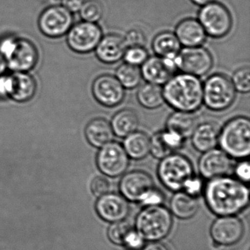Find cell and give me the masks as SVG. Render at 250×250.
I'll return each instance as SVG.
<instances>
[{"label":"cell","mask_w":250,"mask_h":250,"mask_svg":"<svg viewBox=\"0 0 250 250\" xmlns=\"http://www.w3.org/2000/svg\"><path fill=\"white\" fill-rule=\"evenodd\" d=\"M204 194L208 207L214 214L234 216L248 206L250 191L242 181L225 175L210 179Z\"/></svg>","instance_id":"obj_1"},{"label":"cell","mask_w":250,"mask_h":250,"mask_svg":"<svg viewBox=\"0 0 250 250\" xmlns=\"http://www.w3.org/2000/svg\"><path fill=\"white\" fill-rule=\"evenodd\" d=\"M163 86L165 102L175 111L194 113L203 105V83L199 77L181 73Z\"/></svg>","instance_id":"obj_2"},{"label":"cell","mask_w":250,"mask_h":250,"mask_svg":"<svg viewBox=\"0 0 250 250\" xmlns=\"http://www.w3.org/2000/svg\"><path fill=\"white\" fill-rule=\"evenodd\" d=\"M170 210L162 205L146 206L136 218L135 229L146 241H159L172 229Z\"/></svg>","instance_id":"obj_3"},{"label":"cell","mask_w":250,"mask_h":250,"mask_svg":"<svg viewBox=\"0 0 250 250\" xmlns=\"http://www.w3.org/2000/svg\"><path fill=\"white\" fill-rule=\"evenodd\" d=\"M219 143L229 157L244 159L250 153V121L247 117L229 120L220 129Z\"/></svg>","instance_id":"obj_4"},{"label":"cell","mask_w":250,"mask_h":250,"mask_svg":"<svg viewBox=\"0 0 250 250\" xmlns=\"http://www.w3.org/2000/svg\"><path fill=\"white\" fill-rule=\"evenodd\" d=\"M161 160L158 168L161 182L171 191L184 190L187 181L194 176V169L189 159L184 155L174 153Z\"/></svg>","instance_id":"obj_5"},{"label":"cell","mask_w":250,"mask_h":250,"mask_svg":"<svg viewBox=\"0 0 250 250\" xmlns=\"http://www.w3.org/2000/svg\"><path fill=\"white\" fill-rule=\"evenodd\" d=\"M235 96L232 82L225 74H213L203 84V104L210 110H226L235 102Z\"/></svg>","instance_id":"obj_6"},{"label":"cell","mask_w":250,"mask_h":250,"mask_svg":"<svg viewBox=\"0 0 250 250\" xmlns=\"http://www.w3.org/2000/svg\"><path fill=\"white\" fill-rule=\"evenodd\" d=\"M198 21L206 35L216 39L228 36L233 24L232 16L228 8L216 2L203 6L199 11Z\"/></svg>","instance_id":"obj_7"},{"label":"cell","mask_w":250,"mask_h":250,"mask_svg":"<svg viewBox=\"0 0 250 250\" xmlns=\"http://www.w3.org/2000/svg\"><path fill=\"white\" fill-rule=\"evenodd\" d=\"M177 69L182 73L200 77L211 69L213 59L209 51L202 46L181 49L175 59Z\"/></svg>","instance_id":"obj_8"},{"label":"cell","mask_w":250,"mask_h":250,"mask_svg":"<svg viewBox=\"0 0 250 250\" xmlns=\"http://www.w3.org/2000/svg\"><path fill=\"white\" fill-rule=\"evenodd\" d=\"M102 37V28L97 23L83 21L72 25L67 33V43L74 52L87 54L96 49Z\"/></svg>","instance_id":"obj_9"},{"label":"cell","mask_w":250,"mask_h":250,"mask_svg":"<svg viewBox=\"0 0 250 250\" xmlns=\"http://www.w3.org/2000/svg\"><path fill=\"white\" fill-rule=\"evenodd\" d=\"M96 163L102 173L116 178L125 173L129 164V157L122 145L112 141L101 147Z\"/></svg>","instance_id":"obj_10"},{"label":"cell","mask_w":250,"mask_h":250,"mask_svg":"<svg viewBox=\"0 0 250 250\" xmlns=\"http://www.w3.org/2000/svg\"><path fill=\"white\" fill-rule=\"evenodd\" d=\"M39 52L33 42L24 38L16 37L5 61L13 72H28L39 61Z\"/></svg>","instance_id":"obj_11"},{"label":"cell","mask_w":250,"mask_h":250,"mask_svg":"<svg viewBox=\"0 0 250 250\" xmlns=\"http://www.w3.org/2000/svg\"><path fill=\"white\" fill-rule=\"evenodd\" d=\"M72 14L62 5L49 7L39 17V27L42 33L52 39L67 34L72 27Z\"/></svg>","instance_id":"obj_12"},{"label":"cell","mask_w":250,"mask_h":250,"mask_svg":"<svg viewBox=\"0 0 250 250\" xmlns=\"http://www.w3.org/2000/svg\"><path fill=\"white\" fill-rule=\"evenodd\" d=\"M92 93L98 103L105 107L119 106L125 99V88L115 76L102 74L92 84Z\"/></svg>","instance_id":"obj_13"},{"label":"cell","mask_w":250,"mask_h":250,"mask_svg":"<svg viewBox=\"0 0 250 250\" xmlns=\"http://www.w3.org/2000/svg\"><path fill=\"white\" fill-rule=\"evenodd\" d=\"M120 191L128 201L140 203L155 188L151 177L141 170L131 171L120 181Z\"/></svg>","instance_id":"obj_14"},{"label":"cell","mask_w":250,"mask_h":250,"mask_svg":"<svg viewBox=\"0 0 250 250\" xmlns=\"http://www.w3.org/2000/svg\"><path fill=\"white\" fill-rule=\"evenodd\" d=\"M210 233L212 239L218 245H234L244 235V224L235 216H220L212 224Z\"/></svg>","instance_id":"obj_15"},{"label":"cell","mask_w":250,"mask_h":250,"mask_svg":"<svg viewBox=\"0 0 250 250\" xmlns=\"http://www.w3.org/2000/svg\"><path fill=\"white\" fill-rule=\"evenodd\" d=\"M140 70L142 77L147 83L162 86L175 75L177 68L174 60L156 55L147 58Z\"/></svg>","instance_id":"obj_16"},{"label":"cell","mask_w":250,"mask_h":250,"mask_svg":"<svg viewBox=\"0 0 250 250\" xmlns=\"http://www.w3.org/2000/svg\"><path fill=\"white\" fill-rule=\"evenodd\" d=\"M96 209L103 220L111 223L125 220L130 211L128 200L121 194L111 192L99 197Z\"/></svg>","instance_id":"obj_17"},{"label":"cell","mask_w":250,"mask_h":250,"mask_svg":"<svg viewBox=\"0 0 250 250\" xmlns=\"http://www.w3.org/2000/svg\"><path fill=\"white\" fill-rule=\"evenodd\" d=\"M199 170L207 179L225 176L232 169L230 157L222 150L213 148L205 152L199 160Z\"/></svg>","instance_id":"obj_18"},{"label":"cell","mask_w":250,"mask_h":250,"mask_svg":"<svg viewBox=\"0 0 250 250\" xmlns=\"http://www.w3.org/2000/svg\"><path fill=\"white\" fill-rule=\"evenodd\" d=\"M126 49L123 36L116 33H110L102 38L95 51L100 62L111 65L119 62L124 58Z\"/></svg>","instance_id":"obj_19"},{"label":"cell","mask_w":250,"mask_h":250,"mask_svg":"<svg viewBox=\"0 0 250 250\" xmlns=\"http://www.w3.org/2000/svg\"><path fill=\"white\" fill-rule=\"evenodd\" d=\"M175 35L181 46L184 47L201 46L207 37L200 21L193 18L185 19L180 21L175 27Z\"/></svg>","instance_id":"obj_20"},{"label":"cell","mask_w":250,"mask_h":250,"mask_svg":"<svg viewBox=\"0 0 250 250\" xmlns=\"http://www.w3.org/2000/svg\"><path fill=\"white\" fill-rule=\"evenodd\" d=\"M184 143V140L172 131H159L150 138V153L156 159H162L179 150Z\"/></svg>","instance_id":"obj_21"},{"label":"cell","mask_w":250,"mask_h":250,"mask_svg":"<svg viewBox=\"0 0 250 250\" xmlns=\"http://www.w3.org/2000/svg\"><path fill=\"white\" fill-rule=\"evenodd\" d=\"M220 128L212 121L197 124L191 135V143L196 150L205 153L215 148L219 144Z\"/></svg>","instance_id":"obj_22"},{"label":"cell","mask_w":250,"mask_h":250,"mask_svg":"<svg viewBox=\"0 0 250 250\" xmlns=\"http://www.w3.org/2000/svg\"><path fill=\"white\" fill-rule=\"evenodd\" d=\"M84 134L87 142L97 148L113 141L115 136L110 122L102 118L91 120L85 126Z\"/></svg>","instance_id":"obj_23"},{"label":"cell","mask_w":250,"mask_h":250,"mask_svg":"<svg viewBox=\"0 0 250 250\" xmlns=\"http://www.w3.org/2000/svg\"><path fill=\"white\" fill-rule=\"evenodd\" d=\"M12 93L10 99L19 103L29 102L34 97L37 90V83L28 72H13Z\"/></svg>","instance_id":"obj_24"},{"label":"cell","mask_w":250,"mask_h":250,"mask_svg":"<svg viewBox=\"0 0 250 250\" xmlns=\"http://www.w3.org/2000/svg\"><path fill=\"white\" fill-rule=\"evenodd\" d=\"M197 125V118L194 114L175 111L168 117L166 130L175 133L186 140L191 137Z\"/></svg>","instance_id":"obj_25"},{"label":"cell","mask_w":250,"mask_h":250,"mask_svg":"<svg viewBox=\"0 0 250 250\" xmlns=\"http://www.w3.org/2000/svg\"><path fill=\"white\" fill-rule=\"evenodd\" d=\"M114 134L120 138H125L137 131L140 119L135 111L124 109L115 114L110 122Z\"/></svg>","instance_id":"obj_26"},{"label":"cell","mask_w":250,"mask_h":250,"mask_svg":"<svg viewBox=\"0 0 250 250\" xmlns=\"http://www.w3.org/2000/svg\"><path fill=\"white\" fill-rule=\"evenodd\" d=\"M152 49L156 56L175 61L181 49V45L175 33L165 31L155 36Z\"/></svg>","instance_id":"obj_27"},{"label":"cell","mask_w":250,"mask_h":250,"mask_svg":"<svg viewBox=\"0 0 250 250\" xmlns=\"http://www.w3.org/2000/svg\"><path fill=\"white\" fill-rule=\"evenodd\" d=\"M198 202L195 197L185 191H176L170 200V212L176 217L188 219L193 217L198 210Z\"/></svg>","instance_id":"obj_28"},{"label":"cell","mask_w":250,"mask_h":250,"mask_svg":"<svg viewBox=\"0 0 250 250\" xmlns=\"http://www.w3.org/2000/svg\"><path fill=\"white\" fill-rule=\"evenodd\" d=\"M123 147L128 157L140 160L150 153V137L143 131H134L124 138Z\"/></svg>","instance_id":"obj_29"},{"label":"cell","mask_w":250,"mask_h":250,"mask_svg":"<svg viewBox=\"0 0 250 250\" xmlns=\"http://www.w3.org/2000/svg\"><path fill=\"white\" fill-rule=\"evenodd\" d=\"M137 99L139 104L147 109H158L165 104L162 87L150 83H146L140 87Z\"/></svg>","instance_id":"obj_30"},{"label":"cell","mask_w":250,"mask_h":250,"mask_svg":"<svg viewBox=\"0 0 250 250\" xmlns=\"http://www.w3.org/2000/svg\"><path fill=\"white\" fill-rule=\"evenodd\" d=\"M115 77L123 87L128 90H132L138 87L143 79L141 70L139 67L125 62L117 68Z\"/></svg>","instance_id":"obj_31"},{"label":"cell","mask_w":250,"mask_h":250,"mask_svg":"<svg viewBox=\"0 0 250 250\" xmlns=\"http://www.w3.org/2000/svg\"><path fill=\"white\" fill-rule=\"evenodd\" d=\"M79 12L83 21L97 23L103 17L104 9L99 0H84Z\"/></svg>","instance_id":"obj_32"},{"label":"cell","mask_w":250,"mask_h":250,"mask_svg":"<svg viewBox=\"0 0 250 250\" xmlns=\"http://www.w3.org/2000/svg\"><path fill=\"white\" fill-rule=\"evenodd\" d=\"M134 229L130 222L125 220L113 222L108 229V238L116 245L124 246V242L130 232Z\"/></svg>","instance_id":"obj_33"},{"label":"cell","mask_w":250,"mask_h":250,"mask_svg":"<svg viewBox=\"0 0 250 250\" xmlns=\"http://www.w3.org/2000/svg\"><path fill=\"white\" fill-rule=\"evenodd\" d=\"M232 85L235 91L248 93L250 90V71L249 67L238 68L232 76Z\"/></svg>","instance_id":"obj_34"},{"label":"cell","mask_w":250,"mask_h":250,"mask_svg":"<svg viewBox=\"0 0 250 250\" xmlns=\"http://www.w3.org/2000/svg\"><path fill=\"white\" fill-rule=\"evenodd\" d=\"M148 58V52L145 46L128 47L124 56L125 63L137 67L143 65Z\"/></svg>","instance_id":"obj_35"},{"label":"cell","mask_w":250,"mask_h":250,"mask_svg":"<svg viewBox=\"0 0 250 250\" xmlns=\"http://www.w3.org/2000/svg\"><path fill=\"white\" fill-rule=\"evenodd\" d=\"M90 188L93 194L99 197L109 192L110 183L104 177L97 176L92 181Z\"/></svg>","instance_id":"obj_36"},{"label":"cell","mask_w":250,"mask_h":250,"mask_svg":"<svg viewBox=\"0 0 250 250\" xmlns=\"http://www.w3.org/2000/svg\"><path fill=\"white\" fill-rule=\"evenodd\" d=\"M124 38L127 48L131 46H144L146 42V36L143 31L138 29L129 30Z\"/></svg>","instance_id":"obj_37"},{"label":"cell","mask_w":250,"mask_h":250,"mask_svg":"<svg viewBox=\"0 0 250 250\" xmlns=\"http://www.w3.org/2000/svg\"><path fill=\"white\" fill-rule=\"evenodd\" d=\"M146 240L136 231L135 228L133 229L129 235L127 236L124 247L128 250H141L145 247Z\"/></svg>","instance_id":"obj_38"},{"label":"cell","mask_w":250,"mask_h":250,"mask_svg":"<svg viewBox=\"0 0 250 250\" xmlns=\"http://www.w3.org/2000/svg\"><path fill=\"white\" fill-rule=\"evenodd\" d=\"M13 81L11 74L0 76V99H10L12 93Z\"/></svg>","instance_id":"obj_39"},{"label":"cell","mask_w":250,"mask_h":250,"mask_svg":"<svg viewBox=\"0 0 250 250\" xmlns=\"http://www.w3.org/2000/svg\"><path fill=\"white\" fill-rule=\"evenodd\" d=\"M203 181L200 178L193 176L191 179L187 181L184 190H185V192L187 194L196 197L203 191Z\"/></svg>","instance_id":"obj_40"},{"label":"cell","mask_w":250,"mask_h":250,"mask_svg":"<svg viewBox=\"0 0 250 250\" xmlns=\"http://www.w3.org/2000/svg\"><path fill=\"white\" fill-rule=\"evenodd\" d=\"M163 200L164 197L162 193L155 188L153 191H150L146 196V198L143 200L141 203L145 206H157V205H162Z\"/></svg>","instance_id":"obj_41"},{"label":"cell","mask_w":250,"mask_h":250,"mask_svg":"<svg viewBox=\"0 0 250 250\" xmlns=\"http://www.w3.org/2000/svg\"><path fill=\"white\" fill-rule=\"evenodd\" d=\"M238 180L242 182H248L250 179V167L248 162H241L235 169Z\"/></svg>","instance_id":"obj_42"},{"label":"cell","mask_w":250,"mask_h":250,"mask_svg":"<svg viewBox=\"0 0 250 250\" xmlns=\"http://www.w3.org/2000/svg\"><path fill=\"white\" fill-rule=\"evenodd\" d=\"M84 0H62V6L73 14L80 11Z\"/></svg>","instance_id":"obj_43"},{"label":"cell","mask_w":250,"mask_h":250,"mask_svg":"<svg viewBox=\"0 0 250 250\" xmlns=\"http://www.w3.org/2000/svg\"><path fill=\"white\" fill-rule=\"evenodd\" d=\"M143 250H169V249L160 241H152L150 244L145 246Z\"/></svg>","instance_id":"obj_44"},{"label":"cell","mask_w":250,"mask_h":250,"mask_svg":"<svg viewBox=\"0 0 250 250\" xmlns=\"http://www.w3.org/2000/svg\"><path fill=\"white\" fill-rule=\"evenodd\" d=\"M8 69V64L3 56L0 55V76L3 75Z\"/></svg>","instance_id":"obj_45"},{"label":"cell","mask_w":250,"mask_h":250,"mask_svg":"<svg viewBox=\"0 0 250 250\" xmlns=\"http://www.w3.org/2000/svg\"><path fill=\"white\" fill-rule=\"evenodd\" d=\"M191 1L195 5L204 6V5H207V4L214 2L215 0H191Z\"/></svg>","instance_id":"obj_46"}]
</instances>
